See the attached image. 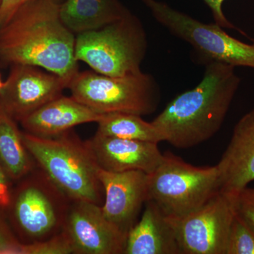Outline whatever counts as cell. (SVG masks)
Here are the masks:
<instances>
[{
	"instance_id": "cell-1",
	"label": "cell",
	"mask_w": 254,
	"mask_h": 254,
	"mask_svg": "<svg viewBox=\"0 0 254 254\" xmlns=\"http://www.w3.org/2000/svg\"><path fill=\"white\" fill-rule=\"evenodd\" d=\"M75 42L60 18L59 3L30 0L0 26V61L43 68L68 86L78 72Z\"/></svg>"
},
{
	"instance_id": "cell-15",
	"label": "cell",
	"mask_w": 254,
	"mask_h": 254,
	"mask_svg": "<svg viewBox=\"0 0 254 254\" xmlns=\"http://www.w3.org/2000/svg\"><path fill=\"white\" fill-rule=\"evenodd\" d=\"M103 115L73 97L62 95L50 100L20 121L25 132L40 137H53L82 124L98 123Z\"/></svg>"
},
{
	"instance_id": "cell-4",
	"label": "cell",
	"mask_w": 254,
	"mask_h": 254,
	"mask_svg": "<svg viewBox=\"0 0 254 254\" xmlns=\"http://www.w3.org/2000/svg\"><path fill=\"white\" fill-rule=\"evenodd\" d=\"M148 49L144 28L131 11L104 27L76 36L75 56L93 71L106 76H128L141 72Z\"/></svg>"
},
{
	"instance_id": "cell-10",
	"label": "cell",
	"mask_w": 254,
	"mask_h": 254,
	"mask_svg": "<svg viewBox=\"0 0 254 254\" xmlns=\"http://www.w3.org/2000/svg\"><path fill=\"white\" fill-rule=\"evenodd\" d=\"M68 83L63 78L37 66L12 65L0 91V105L20 122L50 100L63 95Z\"/></svg>"
},
{
	"instance_id": "cell-17",
	"label": "cell",
	"mask_w": 254,
	"mask_h": 254,
	"mask_svg": "<svg viewBox=\"0 0 254 254\" xmlns=\"http://www.w3.org/2000/svg\"><path fill=\"white\" fill-rule=\"evenodd\" d=\"M129 12L120 0H64L60 4L62 21L76 35L104 27Z\"/></svg>"
},
{
	"instance_id": "cell-27",
	"label": "cell",
	"mask_w": 254,
	"mask_h": 254,
	"mask_svg": "<svg viewBox=\"0 0 254 254\" xmlns=\"http://www.w3.org/2000/svg\"><path fill=\"white\" fill-rule=\"evenodd\" d=\"M4 82L2 81V80L1 79V76H0V91H1V88L4 86Z\"/></svg>"
},
{
	"instance_id": "cell-20",
	"label": "cell",
	"mask_w": 254,
	"mask_h": 254,
	"mask_svg": "<svg viewBox=\"0 0 254 254\" xmlns=\"http://www.w3.org/2000/svg\"><path fill=\"white\" fill-rule=\"evenodd\" d=\"M226 254H254V227L237 211L230 227Z\"/></svg>"
},
{
	"instance_id": "cell-26",
	"label": "cell",
	"mask_w": 254,
	"mask_h": 254,
	"mask_svg": "<svg viewBox=\"0 0 254 254\" xmlns=\"http://www.w3.org/2000/svg\"><path fill=\"white\" fill-rule=\"evenodd\" d=\"M9 180H11L0 163V208L4 210L9 207L11 199L12 190Z\"/></svg>"
},
{
	"instance_id": "cell-9",
	"label": "cell",
	"mask_w": 254,
	"mask_h": 254,
	"mask_svg": "<svg viewBox=\"0 0 254 254\" xmlns=\"http://www.w3.org/2000/svg\"><path fill=\"white\" fill-rule=\"evenodd\" d=\"M236 195L220 190L188 215L180 218L168 217L181 254H226L230 227L236 213Z\"/></svg>"
},
{
	"instance_id": "cell-25",
	"label": "cell",
	"mask_w": 254,
	"mask_h": 254,
	"mask_svg": "<svg viewBox=\"0 0 254 254\" xmlns=\"http://www.w3.org/2000/svg\"><path fill=\"white\" fill-rule=\"evenodd\" d=\"M30 0H0V26L4 24L23 4ZM55 2H63L64 0H52Z\"/></svg>"
},
{
	"instance_id": "cell-11",
	"label": "cell",
	"mask_w": 254,
	"mask_h": 254,
	"mask_svg": "<svg viewBox=\"0 0 254 254\" xmlns=\"http://www.w3.org/2000/svg\"><path fill=\"white\" fill-rule=\"evenodd\" d=\"M63 230L73 254H125L127 235L105 218L101 205L71 201Z\"/></svg>"
},
{
	"instance_id": "cell-16",
	"label": "cell",
	"mask_w": 254,
	"mask_h": 254,
	"mask_svg": "<svg viewBox=\"0 0 254 254\" xmlns=\"http://www.w3.org/2000/svg\"><path fill=\"white\" fill-rule=\"evenodd\" d=\"M125 254H181L170 218L151 200L127 234Z\"/></svg>"
},
{
	"instance_id": "cell-2",
	"label": "cell",
	"mask_w": 254,
	"mask_h": 254,
	"mask_svg": "<svg viewBox=\"0 0 254 254\" xmlns=\"http://www.w3.org/2000/svg\"><path fill=\"white\" fill-rule=\"evenodd\" d=\"M205 64L200 83L174 98L151 122L176 148H191L212 138L221 128L240 87L236 67L216 61Z\"/></svg>"
},
{
	"instance_id": "cell-18",
	"label": "cell",
	"mask_w": 254,
	"mask_h": 254,
	"mask_svg": "<svg viewBox=\"0 0 254 254\" xmlns=\"http://www.w3.org/2000/svg\"><path fill=\"white\" fill-rule=\"evenodd\" d=\"M16 120L0 105V163L10 180L19 181L37 167Z\"/></svg>"
},
{
	"instance_id": "cell-24",
	"label": "cell",
	"mask_w": 254,
	"mask_h": 254,
	"mask_svg": "<svg viewBox=\"0 0 254 254\" xmlns=\"http://www.w3.org/2000/svg\"><path fill=\"white\" fill-rule=\"evenodd\" d=\"M205 4L208 5V7L211 10L212 14H213L214 21L215 23L222 28H228V29L238 30V28L230 22L227 19L226 16L224 14L222 10V4L225 0H203ZM240 33H244L243 31L238 30Z\"/></svg>"
},
{
	"instance_id": "cell-5",
	"label": "cell",
	"mask_w": 254,
	"mask_h": 254,
	"mask_svg": "<svg viewBox=\"0 0 254 254\" xmlns=\"http://www.w3.org/2000/svg\"><path fill=\"white\" fill-rule=\"evenodd\" d=\"M19 182L6 210L21 243L48 240L63 232L71 200L38 165Z\"/></svg>"
},
{
	"instance_id": "cell-8",
	"label": "cell",
	"mask_w": 254,
	"mask_h": 254,
	"mask_svg": "<svg viewBox=\"0 0 254 254\" xmlns=\"http://www.w3.org/2000/svg\"><path fill=\"white\" fill-rule=\"evenodd\" d=\"M155 21L174 36L190 43L203 62L216 61L254 68V41L236 39L216 23L200 22L158 0H140Z\"/></svg>"
},
{
	"instance_id": "cell-13",
	"label": "cell",
	"mask_w": 254,
	"mask_h": 254,
	"mask_svg": "<svg viewBox=\"0 0 254 254\" xmlns=\"http://www.w3.org/2000/svg\"><path fill=\"white\" fill-rule=\"evenodd\" d=\"M86 142L98 166L113 173L139 170L148 175L156 170L164 158L158 143L152 142L97 133Z\"/></svg>"
},
{
	"instance_id": "cell-14",
	"label": "cell",
	"mask_w": 254,
	"mask_h": 254,
	"mask_svg": "<svg viewBox=\"0 0 254 254\" xmlns=\"http://www.w3.org/2000/svg\"><path fill=\"white\" fill-rule=\"evenodd\" d=\"M220 190L236 195L254 180V109L235 125L230 143L218 164Z\"/></svg>"
},
{
	"instance_id": "cell-7",
	"label": "cell",
	"mask_w": 254,
	"mask_h": 254,
	"mask_svg": "<svg viewBox=\"0 0 254 254\" xmlns=\"http://www.w3.org/2000/svg\"><path fill=\"white\" fill-rule=\"evenodd\" d=\"M68 89L71 97L96 113H123L148 115L155 113L160 102L158 82L149 73L106 76L93 71L75 75Z\"/></svg>"
},
{
	"instance_id": "cell-19",
	"label": "cell",
	"mask_w": 254,
	"mask_h": 254,
	"mask_svg": "<svg viewBox=\"0 0 254 254\" xmlns=\"http://www.w3.org/2000/svg\"><path fill=\"white\" fill-rule=\"evenodd\" d=\"M98 124L95 133L102 136L156 143L165 141L163 135L152 123H147L134 114H104Z\"/></svg>"
},
{
	"instance_id": "cell-3",
	"label": "cell",
	"mask_w": 254,
	"mask_h": 254,
	"mask_svg": "<svg viewBox=\"0 0 254 254\" xmlns=\"http://www.w3.org/2000/svg\"><path fill=\"white\" fill-rule=\"evenodd\" d=\"M23 140L37 165L71 201L99 205L104 190L98 178V166L86 141L73 129L53 137L22 132Z\"/></svg>"
},
{
	"instance_id": "cell-21",
	"label": "cell",
	"mask_w": 254,
	"mask_h": 254,
	"mask_svg": "<svg viewBox=\"0 0 254 254\" xmlns=\"http://www.w3.org/2000/svg\"><path fill=\"white\" fill-rule=\"evenodd\" d=\"M73 254L72 245L64 231L49 240L31 244L21 243L17 254Z\"/></svg>"
},
{
	"instance_id": "cell-22",
	"label": "cell",
	"mask_w": 254,
	"mask_h": 254,
	"mask_svg": "<svg viewBox=\"0 0 254 254\" xmlns=\"http://www.w3.org/2000/svg\"><path fill=\"white\" fill-rule=\"evenodd\" d=\"M4 211L0 208V254H17L21 242L11 230Z\"/></svg>"
},
{
	"instance_id": "cell-23",
	"label": "cell",
	"mask_w": 254,
	"mask_h": 254,
	"mask_svg": "<svg viewBox=\"0 0 254 254\" xmlns=\"http://www.w3.org/2000/svg\"><path fill=\"white\" fill-rule=\"evenodd\" d=\"M235 208L241 216L254 227V187H245L237 193Z\"/></svg>"
},
{
	"instance_id": "cell-6",
	"label": "cell",
	"mask_w": 254,
	"mask_h": 254,
	"mask_svg": "<svg viewBox=\"0 0 254 254\" xmlns=\"http://www.w3.org/2000/svg\"><path fill=\"white\" fill-rule=\"evenodd\" d=\"M220 191L218 165L193 166L170 152L148 175V200L169 218H180L199 208Z\"/></svg>"
},
{
	"instance_id": "cell-12",
	"label": "cell",
	"mask_w": 254,
	"mask_h": 254,
	"mask_svg": "<svg viewBox=\"0 0 254 254\" xmlns=\"http://www.w3.org/2000/svg\"><path fill=\"white\" fill-rule=\"evenodd\" d=\"M98 173L104 190L103 213L127 235L148 200V174L139 170L113 173L100 168Z\"/></svg>"
}]
</instances>
